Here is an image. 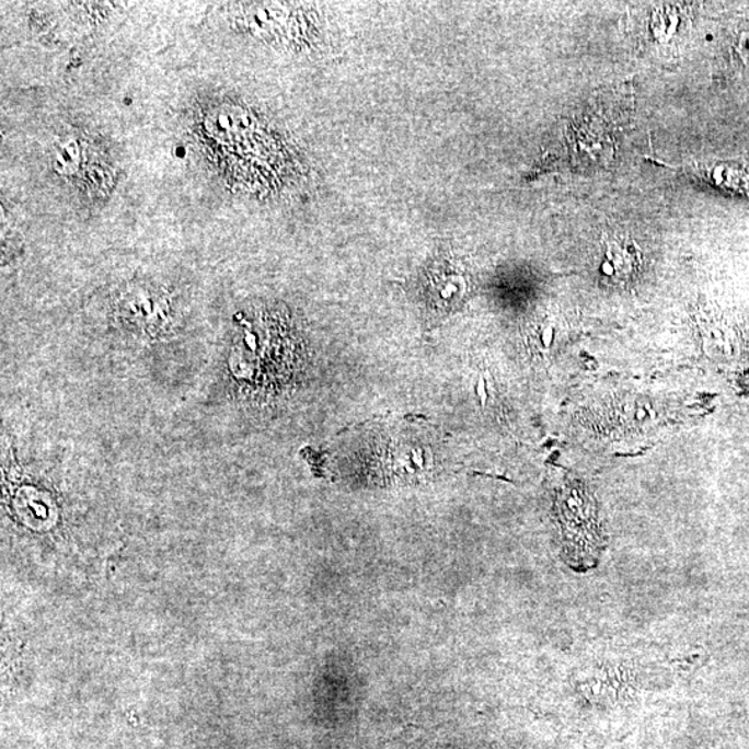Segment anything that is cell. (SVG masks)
I'll list each match as a JSON object with an SVG mask.
<instances>
[{
  "instance_id": "cell-1",
  "label": "cell",
  "mask_w": 749,
  "mask_h": 749,
  "mask_svg": "<svg viewBox=\"0 0 749 749\" xmlns=\"http://www.w3.org/2000/svg\"><path fill=\"white\" fill-rule=\"evenodd\" d=\"M555 509L568 560L576 566L590 568L602 548L595 499L585 486L572 482L556 494Z\"/></svg>"
},
{
  "instance_id": "cell-2",
  "label": "cell",
  "mask_w": 749,
  "mask_h": 749,
  "mask_svg": "<svg viewBox=\"0 0 749 749\" xmlns=\"http://www.w3.org/2000/svg\"><path fill=\"white\" fill-rule=\"evenodd\" d=\"M471 279L464 265L454 258H439L426 269L423 280V296L431 311L450 312L464 304L470 291Z\"/></svg>"
},
{
  "instance_id": "cell-3",
  "label": "cell",
  "mask_w": 749,
  "mask_h": 749,
  "mask_svg": "<svg viewBox=\"0 0 749 749\" xmlns=\"http://www.w3.org/2000/svg\"><path fill=\"white\" fill-rule=\"evenodd\" d=\"M637 252L633 243L613 238L603 244L602 270L608 277L629 279L637 265Z\"/></svg>"
}]
</instances>
